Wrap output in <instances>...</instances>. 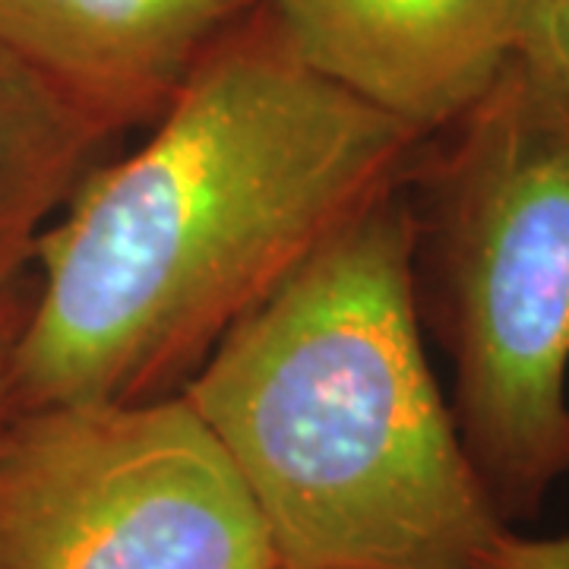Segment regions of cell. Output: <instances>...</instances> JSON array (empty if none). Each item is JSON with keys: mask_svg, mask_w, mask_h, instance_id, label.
Masks as SVG:
<instances>
[{"mask_svg": "<svg viewBox=\"0 0 569 569\" xmlns=\"http://www.w3.org/2000/svg\"><path fill=\"white\" fill-rule=\"evenodd\" d=\"M406 190L462 447L497 516L529 522L569 452V96L516 54Z\"/></svg>", "mask_w": 569, "mask_h": 569, "instance_id": "obj_3", "label": "cell"}, {"mask_svg": "<svg viewBox=\"0 0 569 569\" xmlns=\"http://www.w3.org/2000/svg\"><path fill=\"white\" fill-rule=\"evenodd\" d=\"M298 58L430 140L519 54L529 0H272Z\"/></svg>", "mask_w": 569, "mask_h": 569, "instance_id": "obj_5", "label": "cell"}, {"mask_svg": "<svg viewBox=\"0 0 569 569\" xmlns=\"http://www.w3.org/2000/svg\"><path fill=\"white\" fill-rule=\"evenodd\" d=\"M260 0H0V48L121 140L152 127L190 70Z\"/></svg>", "mask_w": 569, "mask_h": 569, "instance_id": "obj_6", "label": "cell"}, {"mask_svg": "<svg viewBox=\"0 0 569 569\" xmlns=\"http://www.w3.org/2000/svg\"><path fill=\"white\" fill-rule=\"evenodd\" d=\"M406 187L250 310L181 389L279 569H475L507 529L427 358Z\"/></svg>", "mask_w": 569, "mask_h": 569, "instance_id": "obj_2", "label": "cell"}, {"mask_svg": "<svg viewBox=\"0 0 569 569\" xmlns=\"http://www.w3.org/2000/svg\"><path fill=\"white\" fill-rule=\"evenodd\" d=\"M421 146L310 70L260 0L44 228L13 408L181 392L250 310L406 187Z\"/></svg>", "mask_w": 569, "mask_h": 569, "instance_id": "obj_1", "label": "cell"}, {"mask_svg": "<svg viewBox=\"0 0 569 569\" xmlns=\"http://www.w3.org/2000/svg\"><path fill=\"white\" fill-rule=\"evenodd\" d=\"M475 569H569V535L526 538L507 526L493 535Z\"/></svg>", "mask_w": 569, "mask_h": 569, "instance_id": "obj_9", "label": "cell"}, {"mask_svg": "<svg viewBox=\"0 0 569 569\" xmlns=\"http://www.w3.org/2000/svg\"><path fill=\"white\" fill-rule=\"evenodd\" d=\"M32 305V279L7 288L0 295V421L13 408V351L20 342L22 323L29 317Z\"/></svg>", "mask_w": 569, "mask_h": 569, "instance_id": "obj_10", "label": "cell"}, {"mask_svg": "<svg viewBox=\"0 0 569 569\" xmlns=\"http://www.w3.org/2000/svg\"><path fill=\"white\" fill-rule=\"evenodd\" d=\"M0 569H279L260 509L183 392L10 408Z\"/></svg>", "mask_w": 569, "mask_h": 569, "instance_id": "obj_4", "label": "cell"}, {"mask_svg": "<svg viewBox=\"0 0 569 569\" xmlns=\"http://www.w3.org/2000/svg\"><path fill=\"white\" fill-rule=\"evenodd\" d=\"M519 58L569 96V0H529Z\"/></svg>", "mask_w": 569, "mask_h": 569, "instance_id": "obj_8", "label": "cell"}, {"mask_svg": "<svg viewBox=\"0 0 569 569\" xmlns=\"http://www.w3.org/2000/svg\"><path fill=\"white\" fill-rule=\"evenodd\" d=\"M114 146L0 48V295L32 276L44 228Z\"/></svg>", "mask_w": 569, "mask_h": 569, "instance_id": "obj_7", "label": "cell"}, {"mask_svg": "<svg viewBox=\"0 0 569 569\" xmlns=\"http://www.w3.org/2000/svg\"><path fill=\"white\" fill-rule=\"evenodd\" d=\"M567 471H569V452H567Z\"/></svg>", "mask_w": 569, "mask_h": 569, "instance_id": "obj_11", "label": "cell"}]
</instances>
